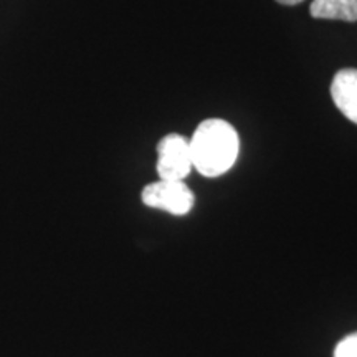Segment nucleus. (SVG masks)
<instances>
[{"mask_svg": "<svg viewBox=\"0 0 357 357\" xmlns=\"http://www.w3.org/2000/svg\"><path fill=\"white\" fill-rule=\"evenodd\" d=\"M192 167L205 177H218L234 167L240 151L238 134L223 119H205L189 141Z\"/></svg>", "mask_w": 357, "mask_h": 357, "instance_id": "obj_1", "label": "nucleus"}, {"mask_svg": "<svg viewBox=\"0 0 357 357\" xmlns=\"http://www.w3.org/2000/svg\"><path fill=\"white\" fill-rule=\"evenodd\" d=\"M142 202L151 208L166 211L172 215H185L194 207V194L184 181H158L146 185Z\"/></svg>", "mask_w": 357, "mask_h": 357, "instance_id": "obj_2", "label": "nucleus"}, {"mask_svg": "<svg viewBox=\"0 0 357 357\" xmlns=\"http://www.w3.org/2000/svg\"><path fill=\"white\" fill-rule=\"evenodd\" d=\"M189 139L169 134L158 144V174L160 181H184L192 171Z\"/></svg>", "mask_w": 357, "mask_h": 357, "instance_id": "obj_3", "label": "nucleus"}, {"mask_svg": "<svg viewBox=\"0 0 357 357\" xmlns=\"http://www.w3.org/2000/svg\"><path fill=\"white\" fill-rule=\"evenodd\" d=\"M331 96L337 109L357 124V70L346 68L334 75Z\"/></svg>", "mask_w": 357, "mask_h": 357, "instance_id": "obj_4", "label": "nucleus"}, {"mask_svg": "<svg viewBox=\"0 0 357 357\" xmlns=\"http://www.w3.org/2000/svg\"><path fill=\"white\" fill-rule=\"evenodd\" d=\"M311 17L324 20H357V0H312Z\"/></svg>", "mask_w": 357, "mask_h": 357, "instance_id": "obj_5", "label": "nucleus"}, {"mask_svg": "<svg viewBox=\"0 0 357 357\" xmlns=\"http://www.w3.org/2000/svg\"><path fill=\"white\" fill-rule=\"evenodd\" d=\"M334 357H357V333L349 334L337 342Z\"/></svg>", "mask_w": 357, "mask_h": 357, "instance_id": "obj_6", "label": "nucleus"}, {"mask_svg": "<svg viewBox=\"0 0 357 357\" xmlns=\"http://www.w3.org/2000/svg\"><path fill=\"white\" fill-rule=\"evenodd\" d=\"M276 2L281 3V6H298L303 0H276Z\"/></svg>", "mask_w": 357, "mask_h": 357, "instance_id": "obj_7", "label": "nucleus"}]
</instances>
